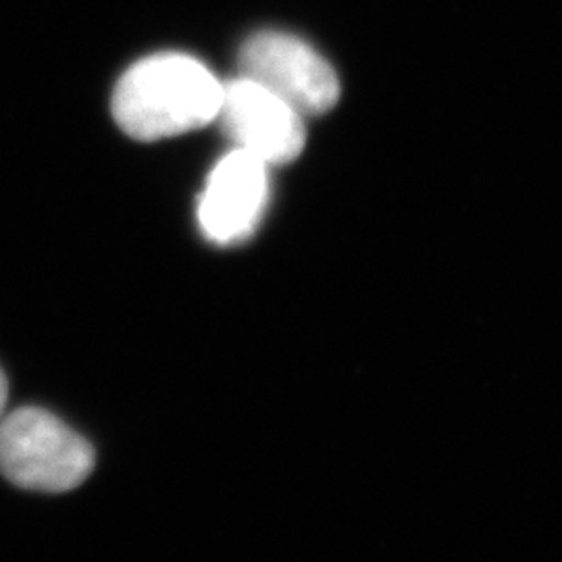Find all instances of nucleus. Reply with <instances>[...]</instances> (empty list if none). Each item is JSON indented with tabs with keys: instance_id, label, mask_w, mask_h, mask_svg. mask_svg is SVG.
I'll use <instances>...</instances> for the list:
<instances>
[{
	"instance_id": "nucleus-1",
	"label": "nucleus",
	"mask_w": 562,
	"mask_h": 562,
	"mask_svg": "<svg viewBox=\"0 0 562 562\" xmlns=\"http://www.w3.org/2000/svg\"><path fill=\"white\" fill-rule=\"evenodd\" d=\"M223 83L194 57L161 53L138 60L113 94V115L136 140L181 136L217 120Z\"/></svg>"
},
{
	"instance_id": "nucleus-6",
	"label": "nucleus",
	"mask_w": 562,
	"mask_h": 562,
	"mask_svg": "<svg viewBox=\"0 0 562 562\" xmlns=\"http://www.w3.org/2000/svg\"><path fill=\"white\" fill-rule=\"evenodd\" d=\"M7 398H9V385H7V378H4V373L0 369V422L7 415Z\"/></svg>"
},
{
	"instance_id": "nucleus-5",
	"label": "nucleus",
	"mask_w": 562,
	"mask_h": 562,
	"mask_svg": "<svg viewBox=\"0 0 562 562\" xmlns=\"http://www.w3.org/2000/svg\"><path fill=\"white\" fill-rule=\"evenodd\" d=\"M269 165L234 148L211 171L199 202L202 234L215 244L252 236L269 196Z\"/></svg>"
},
{
	"instance_id": "nucleus-4",
	"label": "nucleus",
	"mask_w": 562,
	"mask_h": 562,
	"mask_svg": "<svg viewBox=\"0 0 562 562\" xmlns=\"http://www.w3.org/2000/svg\"><path fill=\"white\" fill-rule=\"evenodd\" d=\"M217 120L236 148L265 165L294 161L306 140L301 113L244 76L223 83Z\"/></svg>"
},
{
	"instance_id": "nucleus-2",
	"label": "nucleus",
	"mask_w": 562,
	"mask_h": 562,
	"mask_svg": "<svg viewBox=\"0 0 562 562\" xmlns=\"http://www.w3.org/2000/svg\"><path fill=\"white\" fill-rule=\"evenodd\" d=\"M94 469V448L44 408H20L0 422V473L18 487L59 494Z\"/></svg>"
},
{
	"instance_id": "nucleus-3",
	"label": "nucleus",
	"mask_w": 562,
	"mask_h": 562,
	"mask_svg": "<svg viewBox=\"0 0 562 562\" xmlns=\"http://www.w3.org/2000/svg\"><path fill=\"white\" fill-rule=\"evenodd\" d=\"M241 76L288 102L304 115L329 111L340 83L329 63L306 42L283 32H259L241 46Z\"/></svg>"
}]
</instances>
